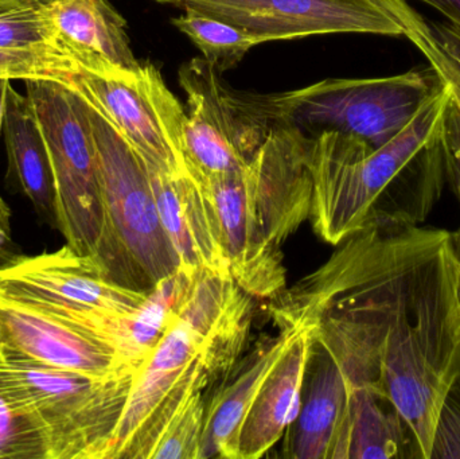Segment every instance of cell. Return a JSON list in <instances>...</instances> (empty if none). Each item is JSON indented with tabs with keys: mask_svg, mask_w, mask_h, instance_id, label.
<instances>
[{
	"mask_svg": "<svg viewBox=\"0 0 460 459\" xmlns=\"http://www.w3.org/2000/svg\"><path fill=\"white\" fill-rule=\"evenodd\" d=\"M270 305L279 331L308 329L350 388L391 403L431 459L460 374V258L439 228L370 225Z\"/></svg>",
	"mask_w": 460,
	"mask_h": 459,
	"instance_id": "1",
	"label": "cell"
},
{
	"mask_svg": "<svg viewBox=\"0 0 460 459\" xmlns=\"http://www.w3.org/2000/svg\"><path fill=\"white\" fill-rule=\"evenodd\" d=\"M450 100L446 85L381 147L354 135H311L314 231L338 245L370 225L405 228L424 223L447 178L440 123Z\"/></svg>",
	"mask_w": 460,
	"mask_h": 459,
	"instance_id": "2",
	"label": "cell"
},
{
	"mask_svg": "<svg viewBox=\"0 0 460 459\" xmlns=\"http://www.w3.org/2000/svg\"><path fill=\"white\" fill-rule=\"evenodd\" d=\"M311 135L272 126L245 169L199 183L220 229L230 275L254 299L287 287L283 244L310 218Z\"/></svg>",
	"mask_w": 460,
	"mask_h": 459,
	"instance_id": "3",
	"label": "cell"
},
{
	"mask_svg": "<svg viewBox=\"0 0 460 459\" xmlns=\"http://www.w3.org/2000/svg\"><path fill=\"white\" fill-rule=\"evenodd\" d=\"M93 132L105 228L93 260L124 287L150 291L181 269L156 207L147 164L115 124L85 97Z\"/></svg>",
	"mask_w": 460,
	"mask_h": 459,
	"instance_id": "4",
	"label": "cell"
},
{
	"mask_svg": "<svg viewBox=\"0 0 460 459\" xmlns=\"http://www.w3.org/2000/svg\"><path fill=\"white\" fill-rule=\"evenodd\" d=\"M443 86L429 65L391 77L327 78L295 91L246 97L270 126L311 135L342 132L377 148L397 137Z\"/></svg>",
	"mask_w": 460,
	"mask_h": 459,
	"instance_id": "5",
	"label": "cell"
},
{
	"mask_svg": "<svg viewBox=\"0 0 460 459\" xmlns=\"http://www.w3.org/2000/svg\"><path fill=\"white\" fill-rule=\"evenodd\" d=\"M137 372L93 377L31 360L0 344V399L53 426L77 459H111Z\"/></svg>",
	"mask_w": 460,
	"mask_h": 459,
	"instance_id": "6",
	"label": "cell"
},
{
	"mask_svg": "<svg viewBox=\"0 0 460 459\" xmlns=\"http://www.w3.org/2000/svg\"><path fill=\"white\" fill-rule=\"evenodd\" d=\"M24 85L53 167L58 231L75 252L93 258L105 218L85 102L75 89L53 78H29Z\"/></svg>",
	"mask_w": 460,
	"mask_h": 459,
	"instance_id": "7",
	"label": "cell"
},
{
	"mask_svg": "<svg viewBox=\"0 0 460 459\" xmlns=\"http://www.w3.org/2000/svg\"><path fill=\"white\" fill-rule=\"evenodd\" d=\"M64 84L96 105L147 167L172 174L185 170L186 110L156 65L140 62L135 69L110 65L97 72L78 69Z\"/></svg>",
	"mask_w": 460,
	"mask_h": 459,
	"instance_id": "8",
	"label": "cell"
},
{
	"mask_svg": "<svg viewBox=\"0 0 460 459\" xmlns=\"http://www.w3.org/2000/svg\"><path fill=\"white\" fill-rule=\"evenodd\" d=\"M213 383L201 341L172 312L166 333L135 374L111 459H151L189 399Z\"/></svg>",
	"mask_w": 460,
	"mask_h": 459,
	"instance_id": "9",
	"label": "cell"
},
{
	"mask_svg": "<svg viewBox=\"0 0 460 459\" xmlns=\"http://www.w3.org/2000/svg\"><path fill=\"white\" fill-rule=\"evenodd\" d=\"M220 75L204 58L186 62L178 72L188 102L185 170L196 180L245 169L272 128L249 104L246 93L233 91Z\"/></svg>",
	"mask_w": 460,
	"mask_h": 459,
	"instance_id": "10",
	"label": "cell"
},
{
	"mask_svg": "<svg viewBox=\"0 0 460 459\" xmlns=\"http://www.w3.org/2000/svg\"><path fill=\"white\" fill-rule=\"evenodd\" d=\"M194 8L272 40L332 34L402 37L400 24L377 0H153Z\"/></svg>",
	"mask_w": 460,
	"mask_h": 459,
	"instance_id": "11",
	"label": "cell"
},
{
	"mask_svg": "<svg viewBox=\"0 0 460 459\" xmlns=\"http://www.w3.org/2000/svg\"><path fill=\"white\" fill-rule=\"evenodd\" d=\"M148 291L124 287L105 277L91 256L69 245L56 252L22 255L0 269V296L66 312H135Z\"/></svg>",
	"mask_w": 460,
	"mask_h": 459,
	"instance_id": "12",
	"label": "cell"
},
{
	"mask_svg": "<svg viewBox=\"0 0 460 459\" xmlns=\"http://www.w3.org/2000/svg\"><path fill=\"white\" fill-rule=\"evenodd\" d=\"M0 344L45 366L88 376L137 372L129 369L111 345L72 321L2 296Z\"/></svg>",
	"mask_w": 460,
	"mask_h": 459,
	"instance_id": "13",
	"label": "cell"
},
{
	"mask_svg": "<svg viewBox=\"0 0 460 459\" xmlns=\"http://www.w3.org/2000/svg\"><path fill=\"white\" fill-rule=\"evenodd\" d=\"M253 299L230 274L207 267L186 269L174 314L199 337L216 382L228 376L243 355Z\"/></svg>",
	"mask_w": 460,
	"mask_h": 459,
	"instance_id": "14",
	"label": "cell"
},
{
	"mask_svg": "<svg viewBox=\"0 0 460 459\" xmlns=\"http://www.w3.org/2000/svg\"><path fill=\"white\" fill-rule=\"evenodd\" d=\"M318 350L316 356L311 349L313 371L303 388L299 415L289 428L288 457L348 459L350 384L334 358Z\"/></svg>",
	"mask_w": 460,
	"mask_h": 459,
	"instance_id": "15",
	"label": "cell"
},
{
	"mask_svg": "<svg viewBox=\"0 0 460 459\" xmlns=\"http://www.w3.org/2000/svg\"><path fill=\"white\" fill-rule=\"evenodd\" d=\"M313 340L308 329L294 339L260 385L240 428L237 459L264 457L291 428L302 406L303 388Z\"/></svg>",
	"mask_w": 460,
	"mask_h": 459,
	"instance_id": "16",
	"label": "cell"
},
{
	"mask_svg": "<svg viewBox=\"0 0 460 459\" xmlns=\"http://www.w3.org/2000/svg\"><path fill=\"white\" fill-rule=\"evenodd\" d=\"M49 21L62 51L80 66L97 72L108 65L135 69L127 21L110 0H53Z\"/></svg>",
	"mask_w": 460,
	"mask_h": 459,
	"instance_id": "17",
	"label": "cell"
},
{
	"mask_svg": "<svg viewBox=\"0 0 460 459\" xmlns=\"http://www.w3.org/2000/svg\"><path fill=\"white\" fill-rule=\"evenodd\" d=\"M295 331H279L278 336L259 342L229 372L207 403L199 459H237V439L243 418L270 369L286 352Z\"/></svg>",
	"mask_w": 460,
	"mask_h": 459,
	"instance_id": "18",
	"label": "cell"
},
{
	"mask_svg": "<svg viewBox=\"0 0 460 459\" xmlns=\"http://www.w3.org/2000/svg\"><path fill=\"white\" fill-rule=\"evenodd\" d=\"M8 180L27 197L43 224L58 229L56 181L31 100L8 86L3 120Z\"/></svg>",
	"mask_w": 460,
	"mask_h": 459,
	"instance_id": "19",
	"label": "cell"
},
{
	"mask_svg": "<svg viewBox=\"0 0 460 459\" xmlns=\"http://www.w3.org/2000/svg\"><path fill=\"white\" fill-rule=\"evenodd\" d=\"M185 277L186 269H180L177 274L156 283L135 312L77 313L73 320L111 345L129 369L139 371L169 328Z\"/></svg>",
	"mask_w": 460,
	"mask_h": 459,
	"instance_id": "20",
	"label": "cell"
},
{
	"mask_svg": "<svg viewBox=\"0 0 460 459\" xmlns=\"http://www.w3.org/2000/svg\"><path fill=\"white\" fill-rule=\"evenodd\" d=\"M412 458L420 452L400 412L373 391L351 388L348 459Z\"/></svg>",
	"mask_w": 460,
	"mask_h": 459,
	"instance_id": "21",
	"label": "cell"
},
{
	"mask_svg": "<svg viewBox=\"0 0 460 459\" xmlns=\"http://www.w3.org/2000/svg\"><path fill=\"white\" fill-rule=\"evenodd\" d=\"M183 13L172 19L177 27L196 45L202 58L218 73L237 66L249 50L270 42L267 38L252 34L235 24L208 15L194 8H185Z\"/></svg>",
	"mask_w": 460,
	"mask_h": 459,
	"instance_id": "22",
	"label": "cell"
},
{
	"mask_svg": "<svg viewBox=\"0 0 460 459\" xmlns=\"http://www.w3.org/2000/svg\"><path fill=\"white\" fill-rule=\"evenodd\" d=\"M0 458L77 459L66 438L45 419L0 399Z\"/></svg>",
	"mask_w": 460,
	"mask_h": 459,
	"instance_id": "23",
	"label": "cell"
},
{
	"mask_svg": "<svg viewBox=\"0 0 460 459\" xmlns=\"http://www.w3.org/2000/svg\"><path fill=\"white\" fill-rule=\"evenodd\" d=\"M51 2L0 0V50L34 51L69 58L62 51L49 21L48 8Z\"/></svg>",
	"mask_w": 460,
	"mask_h": 459,
	"instance_id": "24",
	"label": "cell"
},
{
	"mask_svg": "<svg viewBox=\"0 0 460 459\" xmlns=\"http://www.w3.org/2000/svg\"><path fill=\"white\" fill-rule=\"evenodd\" d=\"M384 10L400 24L402 37L408 38L429 59L440 80L450 92L451 99L460 110V66L440 45L432 32L429 19L421 15L408 0H377Z\"/></svg>",
	"mask_w": 460,
	"mask_h": 459,
	"instance_id": "25",
	"label": "cell"
},
{
	"mask_svg": "<svg viewBox=\"0 0 460 459\" xmlns=\"http://www.w3.org/2000/svg\"><path fill=\"white\" fill-rule=\"evenodd\" d=\"M205 391L194 393L170 423L151 459H199L207 403Z\"/></svg>",
	"mask_w": 460,
	"mask_h": 459,
	"instance_id": "26",
	"label": "cell"
},
{
	"mask_svg": "<svg viewBox=\"0 0 460 459\" xmlns=\"http://www.w3.org/2000/svg\"><path fill=\"white\" fill-rule=\"evenodd\" d=\"M78 69L80 66L72 59L54 54L0 50V78H53L65 83L67 75Z\"/></svg>",
	"mask_w": 460,
	"mask_h": 459,
	"instance_id": "27",
	"label": "cell"
},
{
	"mask_svg": "<svg viewBox=\"0 0 460 459\" xmlns=\"http://www.w3.org/2000/svg\"><path fill=\"white\" fill-rule=\"evenodd\" d=\"M440 143L445 158L446 178L460 202V110L451 96L440 123ZM454 242L456 247L460 248V229L454 234Z\"/></svg>",
	"mask_w": 460,
	"mask_h": 459,
	"instance_id": "28",
	"label": "cell"
},
{
	"mask_svg": "<svg viewBox=\"0 0 460 459\" xmlns=\"http://www.w3.org/2000/svg\"><path fill=\"white\" fill-rule=\"evenodd\" d=\"M460 458V374L443 404L431 459Z\"/></svg>",
	"mask_w": 460,
	"mask_h": 459,
	"instance_id": "29",
	"label": "cell"
},
{
	"mask_svg": "<svg viewBox=\"0 0 460 459\" xmlns=\"http://www.w3.org/2000/svg\"><path fill=\"white\" fill-rule=\"evenodd\" d=\"M11 228V210L0 196V269L11 266L21 258Z\"/></svg>",
	"mask_w": 460,
	"mask_h": 459,
	"instance_id": "30",
	"label": "cell"
},
{
	"mask_svg": "<svg viewBox=\"0 0 460 459\" xmlns=\"http://www.w3.org/2000/svg\"><path fill=\"white\" fill-rule=\"evenodd\" d=\"M429 26L443 49L458 62L460 66V29L448 22L440 23V22L429 21Z\"/></svg>",
	"mask_w": 460,
	"mask_h": 459,
	"instance_id": "31",
	"label": "cell"
},
{
	"mask_svg": "<svg viewBox=\"0 0 460 459\" xmlns=\"http://www.w3.org/2000/svg\"><path fill=\"white\" fill-rule=\"evenodd\" d=\"M446 16L448 23L460 29V0H419Z\"/></svg>",
	"mask_w": 460,
	"mask_h": 459,
	"instance_id": "32",
	"label": "cell"
},
{
	"mask_svg": "<svg viewBox=\"0 0 460 459\" xmlns=\"http://www.w3.org/2000/svg\"><path fill=\"white\" fill-rule=\"evenodd\" d=\"M10 78H0V135L3 132V120H4L5 97L7 89L10 86Z\"/></svg>",
	"mask_w": 460,
	"mask_h": 459,
	"instance_id": "33",
	"label": "cell"
},
{
	"mask_svg": "<svg viewBox=\"0 0 460 459\" xmlns=\"http://www.w3.org/2000/svg\"><path fill=\"white\" fill-rule=\"evenodd\" d=\"M459 258H460V252H458Z\"/></svg>",
	"mask_w": 460,
	"mask_h": 459,
	"instance_id": "34",
	"label": "cell"
}]
</instances>
